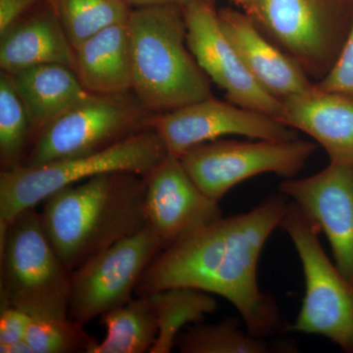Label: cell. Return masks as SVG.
<instances>
[{
    "instance_id": "1",
    "label": "cell",
    "mask_w": 353,
    "mask_h": 353,
    "mask_svg": "<svg viewBox=\"0 0 353 353\" xmlns=\"http://www.w3.org/2000/svg\"><path fill=\"white\" fill-rule=\"evenodd\" d=\"M288 205L285 194L269 197L250 212L220 218L165 248L146 268L134 294L185 287L217 294L233 304L248 333L271 336L280 328V309L259 289L257 266Z\"/></svg>"
},
{
    "instance_id": "2",
    "label": "cell",
    "mask_w": 353,
    "mask_h": 353,
    "mask_svg": "<svg viewBox=\"0 0 353 353\" xmlns=\"http://www.w3.org/2000/svg\"><path fill=\"white\" fill-rule=\"evenodd\" d=\"M145 192V176L118 172L65 187L43 202L44 230L72 273L148 224Z\"/></svg>"
},
{
    "instance_id": "3",
    "label": "cell",
    "mask_w": 353,
    "mask_h": 353,
    "mask_svg": "<svg viewBox=\"0 0 353 353\" xmlns=\"http://www.w3.org/2000/svg\"><path fill=\"white\" fill-rule=\"evenodd\" d=\"M132 90L143 108L168 111L212 97L190 52L183 7H138L128 19Z\"/></svg>"
},
{
    "instance_id": "4",
    "label": "cell",
    "mask_w": 353,
    "mask_h": 353,
    "mask_svg": "<svg viewBox=\"0 0 353 353\" xmlns=\"http://www.w3.org/2000/svg\"><path fill=\"white\" fill-rule=\"evenodd\" d=\"M168 150L153 129L132 134L114 145L80 157L39 166L15 167L0 175V234L20 212L36 208L51 194L102 174L134 173L146 178Z\"/></svg>"
},
{
    "instance_id": "5",
    "label": "cell",
    "mask_w": 353,
    "mask_h": 353,
    "mask_svg": "<svg viewBox=\"0 0 353 353\" xmlns=\"http://www.w3.org/2000/svg\"><path fill=\"white\" fill-rule=\"evenodd\" d=\"M0 299L32 317H69L72 272L46 234L36 208L0 234Z\"/></svg>"
},
{
    "instance_id": "6",
    "label": "cell",
    "mask_w": 353,
    "mask_h": 353,
    "mask_svg": "<svg viewBox=\"0 0 353 353\" xmlns=\"http://www.w3.org/2000/svg\"><path fill=\"white\" fill-rule=\"evenodd\" d=\"M250 17L315 83L334 66L353 22V0H254Z\"/></svg>"
},
{
    "instance_id": "7",
    "label": "cell",
    "mask_w": 353,
    "mask_h": 353,
    "mask_svg": "<svg viewBox=\"0 0 353 353\" xmlns=\"http://www.w3.org/2000/svg\"><path fill=\"white\" fill-rule=\"evenodd\" d=\"M280 227L294 243L305 278V296L290 330L319 334L353 353V284L331 262L314 221L290 202Z\"/></svg>"
},
{
    "instance_id": "8",
    "label": "cell",
    "mask_w": 353,
    "mask_h": 353,
    "mask_svg": "<svg viewBox=\"0 0 353 353\" xmlns=\"http://www.w3.org/2000/svg\"><path fill=\"white\" fill-rule=\"evenodd\" d=\"M317 145L292 141H208L181 157L185 171L210 199L220 201L239 183L265 173L294 178L305 166Z\"/></svg>"
},
{
    "instance_id": "9",
    "label": "cell",
    "mask_w": 353,
    "mask_h": 353,
    "mask_svg": "<svg viewBox=\"0 0 353 353\" xmlns=\"http://www.w3.org/2000/svg\"><path fill=\"white\" fill-rule=\"evenodd\" d=\"M163 245L150 224L72 273L70 319L85 326L132 299L139 279Z\"/></svg>"
},
{
    "instance_id": "10",
    "label": "cell",
    "mask_w": 353,
    "mask_h": 353,
    "mask_svg": "<svg viewBox=\"0 0 353 353\" xmlns=\"http://www.w3.org/2000/svg\"><path fill=\"white\" fill-rule=\"evenodd\" d=\"M139 106L126 94H90L39 131L23 166L99 152L137 134Z\"/></svg>"
},
{
    "instance_id": "11",
    "label": "cell",
    "mask_w": 353,
    "mask_h": 353,
    "mask_svg": "<svg viewBox=\"0 0 353 353\" xmlns=\"http://www.w3.org/2000/svg\"><path fill=\"white\" fill-rule=\"evenodd\" d=\"M150 127L167 150L181 157L190 148L225 136L292 141L297 132L268 114L209 97L157 116Z\"/></svg>"
},
{
    "instance_id": "12",
    "label": "cell",
    "mask_w": 353,
    "mask_h": 353,
    "mask_svg": "<svg viewBox=\"0 0 353 353\" xmlns=\"http://www.w3.org/2000/svg\"><path fill=\"white\" fill-rule=\"evenodd\" d=\"M183 11L190 52L204 74L224 90L228 101L280 119L282 102L246 69L208 0H192Z\"/></svg>"
},
{
    "instance_id": "13",
    "label": "cell",
    "mask_w": 353,
    "mask_h": 353,
    "mask_svg": "<svg viewBox=\"0 0 353 353\" xmlns=\"http://www.w3.org/2000/svg\"><path fill=\"white\" fill-rule=\"evenodd\" d=\"M145 179L148 223L163 250L223 217L219 201L197 187L180 157L168 153Z\"/></svg>"
},
{
    "instance_id": "14",
    "label": "cell",
    "mask_w": 353,
    "mask_h": 353,
    "mask_svg": "<svg viewBox=\"0 0 353 353\" xmlns=\"http://www.w3.org/2000/svg\"><path fill=\"white\" fill-rule=\"evenodd\" d=\"M279 190L325 234L334 264L353 284V167L330 162L315 175L288 179Z\"/></svg>"
},
{
    "instance_id": "15",
    "label": "cell",
    "mask_w": 353,
    "mask_h": 353,
    "mask_svg": "<svg viewBox=\"0 0 353 353\" xmlns=\"http://www.w3.org/2000/svg\"><path fill=\"white\" fill-rule=\"evenodd\" d=\"M221 27L241 61L265 90L282 101L310 90L314 82L284 50L271 41L246 13H218Z\"/></svg>"
},
{
    "instance_id": "16",
    "label": "cell",
    "mask_w": 353,
    "mask_h": 353,
    "mask_svg": "<svg viewBox=\"0 0 353 353\" xmlns=\"http://www.w3.org/2000/svg\"><path fill=\"white\" fill-rule=\"evenodd\" d=\"M281 102V122L314 139L331 162L353 167L352 95L314 85Z\"/></svg>"
},
{
    "instance_id": "17",
    "label": "cell",
    "mask_w": 353,
    "mask_h": 353,
    "mask_svg": "<svg viewBox=\"0 0 353 353\" xmlns=\"http://www.w3.org/2000/svg\"><path fill=\"white\" fill-rule=\"evenodd\" d=\"M0 37V67L6 73L12 75L50 63L73 68V46L48 2L43 10L18 21Z\"/></svg>"
},
{
    "instance_id": "18",
    "label": "cell",
    "mask_w": 353,
    "mask_h": 353,
    "mask_svg": "<svg viewBox=\"0 0 353 353\" xmlns=\"http://www.w3.org/2000/svg\"><path fill=\"white\" fill-rule=\"evenodd\" d=\"M73 69L92 94H122L132 90L128 21L102 30L74 48Z\"/></svg>"
},
{
    "instance_id": "19",
    "label": "cell",
    "mask_w": 353,
    "mask_h": 353,
    "mask_svg": "<svg viewBox=\"0 0 353 353\" xmlns=\"http://www.w3.org/2000/svg\"><path fill=\"white\" fill-rule=\"evenodd\" d=\"M11 76L29 114L32 130L38 134L92 94L74 69L64 64L37 65Z\"/></svg>"
},
{
    "instance_id": "20",
    "label": "cell",
    "mask_w": 353,
    "mask_h": 353,
    "mask_svg": "<svg viewBox=\"0 0 353 353\" xmlns=\"http://www.w3.org/2000/svg\"><path fill=\"white\" fill-rule=\"evenodd\" d=\"M106 336L90 353H148L158 336L154 306L148 296L132 299L101 316Z\"/></svg>"
},
{
    "instance_id": "21",
    "label": "cell",
    "mask_w": 353,
    "mask_h": 353,
    "mask_svg": "<svg viewBox=\"0 0 353 353\" xmlns=\"http://www.w3.org/2000/svg\"><path fill=\"white\" fill-rule=\"evenodd\" d=\"M146 296L154 306L158 322V336L150 353L171 352L182 330L201 322L218 305L211 294L192 288H169Z\"/></svg>"
},
{
    "instance_id": "22",
    "label": "cell",
    "mask_w": 353,
    "mask_h": 353,
    "mask_svg": "<svg viewBox=\"0 0 353 353\" xmlns=\"http://www.w3.org/2000/svg\"><path fill=\"white\" fill-rule=\"evenodd\" d=\"M73 48L118 23L129 19L131 9L123 0H48Z\"/></svg>"
},
{
    "instance_id": "23",
    "label": "cell",
    "mask_w": 353,
    "mask_h": 353,
    "mask_svg": "<svg viewBox=\"0 0 353 353\" xmlns=\"http://www.w3.org/2000/svg\"><path fill=\"white\" fill-rule=\"evenodd\" d=\"M239 320L228 318L218 324L196 323L179 334L175 347L183 353L271 352L262 338L241 331Z\"/></svg>"
},
{
    "instance_id": "24",
    "label": "cell",
    "mask_w": 353,
    "mask_h": 353,
    "mask_svg": "<svg viewBox=\"0 0 353 353\" xmlns=\"http://www.w3.org/2000/svg\"><path fill=\"white\" fill-rule=\"evenodd\" d=\"M31 120L24 102L14 85L12 76L2 71L0 76V155L3 170L22 164L30 132Z\"/></svg>"
},
{
    "instance_id": "25",
    "label": "cell",
    "mask_w": 353,
    "mask_h": 353,
    "mask_svg": "<svg viewBox=\"0 0 353 353\" xmlns=\"http://www.w3.org/2000/svg\"><path fill=\"white\" fill-rule=\"evenodd\" d=\"M26 341L34 353H90L99 343L69 317H32Z\"/></svg>"
},
{
    "instance_id": "26",
    "label": "cell",
    "mask_w": 353,
    "mask_h": 353,
    "mask_svg": "<svg viewBox=\"0 0 353 353\" xmlns=\"http://www.w3.org/2000/svg\"><path fill=\"white\" fill-rule=\"evenodd\" d=\"M318 88L353 97V22L338 59L327 76L315 83Z\"/></svg>"
},
{
    "instance_id": "27",
    "label": "cell",
    "mask_w": 353,
    "mask_h": 353,
    "mask_svg": "<svg viewBox=\"0 0 353 353\" xmlns=\"http://www.w3.org/2000/svg\"><path fill=\"white\" fill-rule=\"evenodd\" d=\"M32 316L25 311L1 301L0 311V345L26 341Z\"/></svg>"
},
{
    "instance_id": "28",
    "label": "cell",
    "mask_w": 353,
    "mask_h": 353,
    "mask_svg": "<svg viewBox=\"0 0 353 353\" xmlns=\"http://www.w3.org/2000/svg\"><path fill=\"white\" fill-rule=\"evenodd\" d=\"M48 0H0V36L19 21L28 10Z\"/></svg>"
},
{
    "instance_id": "29",
    "label": "cell",
    "mask_w": 353,
    "mask_h": 353,
    "mask_svg": "<svg viewBox=\"0 0 353 353\" xmlns=\"http://www.w3.org/2000/svg\"><path fill=\"white\" fill-rule=\"evenodd\" d=\"M128 6L137 7L160 6H176L185 7L192 0H123Z\"/></svg>"
},
{
    "instance_id": "30",
    "label": "cell",
    "mask_w": 353,
    "mask_h": 353,
    "mask_svg": "<svg viewBox=\"0 0 353 353\" xmlns=\"http://www.w3.org/2000/svg\"><path fill=\"white\" fill-rule=\"evenodd\" d=\"M1 353H34L29 343L26 341L18 343H9V345H0Z\"/></svg>"
},
{
    "instance_id": "31",
    "label": "cell",
    "mask_w": 353,
    "mask_h": 353,
    "mask_svg": "<svg viewBox=\"0 0 353 353\" xmlns=\"http://www.w3.org/2000/svg\"><path fill=\"white\" fill-rule=\"evenodd\" d=\"M239 6L243 7L245 13L252 16L253 8H254V0H234Z\"/></svg>"
}]
</instances>
